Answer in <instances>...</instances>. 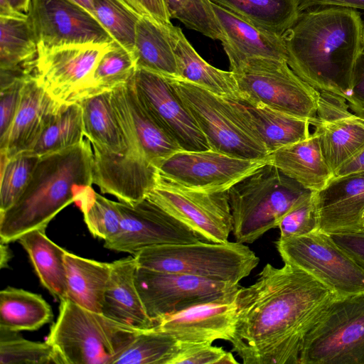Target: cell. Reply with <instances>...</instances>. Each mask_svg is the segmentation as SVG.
<instances>
[{
  "mask_svg": "<svg viewBox=\"0 0 364 364\" xmlns=\"http://www.w3.org/2000/svg\"><path fill=\"white\" fill-rule=\"evenodd\" d=\"M280 238L307 235L318 230L316 193L311 192L281 219L277 227Z\"/></svg>",
  "mask_w": 364,
  "mask_h": 364,
  "instance_id": "obj_44",
  "label": "cell"
},
{
  "mask_svg": "<svg viewBox=\"0 0 364 364\" xmlns=\"http://www.w3.org/2000/svg\"><path fill=\"white\" fill-rule=\"evenodd\" d=\"M315 193L319 231L331 235L363 230L364 173L333 177Z\"/></svg>",
  "mask_w": 364,
  "mask_h": 364,
  "instance_id": "obj_23",
  "label": "cell"
},
{
  "mask_svg": "<svg viewBox=\"0 0 364 364\" xmlns=\"http://www.w3.org/2000/svg\"><path fill=\"white\" fill-rule=\"evenodd\" d=\"M211 5L223 32L221 42L230 67L252 58L287 60L282 36L258 28L213 2Z\"/></svg>",
  "mask_w": 364,
  "mask_h": 364,
  "instance_id": "obj_24",
  "label": "cell"
},
{
  "mask_svg": "<svg viewBox=\"0 0 364 364\" xmlns=\"http://www.w3.org/2000/svg\"><path fill=\"white\" fill-rule=\"evenodd\" d=\"M111 91L78 101L82 109L84 135L92 147L114 154H124L130 151L122 124L112 105Z\"/></svg>",
  "mask_w": 364,
  "mask_h": 364,
  "instance_id": "obj_30",
  "label": "cell"
},
{
  "mask_svg": "<svg viewBox=\"0 0 364 364\" xmlns=\"http://www.w3.org/2000/svg\"><path fill=\"white\" fill-rule=\"evenodd\" d=\"M75 203L81 209L84 221L94 237L105 241L119 232L121 214L117 202L102 196L90 186L81 193Z\"/></svg>",
  "mask_w": 364,
  "mask_h": 364,
  "instance_id": "obj_40",
  "label": "cell"
},
{
  "mask_svg": "<svg viewBox=\"0 0 364 364\" xmlns=\"http://www.w3.org/2000/svg\"><path fill=\"white\" fill-rule=\"evenodd\" d=\"M88 139L40 156L25 190L9 208L0 212L1 242L8 244L49 223L76 202L92 183L93 150Z\"/></svg>",
  "mask_w": 364,
  "mask_h": 364,
  "instance_id": "obj_3",
  "label": "cell"
},
{
  "mask_svg": "<svg viewBox=\"0 0 364 364\" xmlns=\"http://www.w3.org/2000/svg\"><path fill=\"white\" fill-rule=\"evenodd\" d=\"M311 191L267 163L228 191L236 242L252 243L277 228L282 217Z\"/></svg>",
  "mask_w": 364,
  "mask_h": 364,
  "instance_id": "obj_4",
  "label": "cell"
},
{
  "mask_svg": "<svg viewBox=\"0 0 364 364\" xmlns=\"http://www.w3.org/2000/svg\"><path fill=\"white\" fill-rule=\"evenodd\" d=\"M171 18L188 28L213 40L223 39V32L210 0H164Z\"/></svg>",
  "mask_w": 364,
  "mask_h": 364,
  "instance_id": "obj_43",
  "label": "cell"
},
{
  "mask_svg": "<svg viewBox=\"0 0 364 364\" xmlns=\"http://www.w3.org/2000/svg\"><path fill=\"white\" fill-rule=\"evenodd\" d=\"M27 15L38 51L115 41L90 11L73 0H31Z\"/></svg>",
  "mask_w": 364,
  "mask_h": 364,
  "instance_id": "obj_14",
  "label": "cell"
},
{
  "mask_svg": "<svg viewBox=\"0 0 364 364\" xmlns=\"http://www.w3.org/2000/svg\"><path fill=\"white\" fill-rule=\"evenodd\" d=\"M133 256L139 267L232 284H239L259 262L249 247L236 241L157 245Z\"/></svg>",
  "mask_w": 364,
  "mask_h": 364,
  "instance_id": "obj_6",
  "label": "cell"
},
{
  "mask_svg": "<svg viewBox=\"0 0 364 364\" xmlns=\"http://www.w3.org/2000/svg\"><path fill=\"white\" fill-rule=\"evenodd\" d=\"M237 292L166 316L154 327L173 336L180 343H213L220 339L230 342L237 319Z\"/></svg>",
  "mask_w": 364,
  "mask_h": 364,
  "instance_id": "obj_21",
  "label": "cell"
},
{
  "mask_svg": "<svg viewBox=\"0 0 364 364\" xmlns=\"http://www.w3.org/2000/svg\"><path fill=\"white\" fill-rule=\"evenodd\" d=\"M1 155L0 212L13 205L27 186L40 156L30 151Z\"/></svg>",
  "mask_w": 364,
  "mask_h": 364,
  "instance_id": "obj_41",
  "label": "cell"
},
{
  "mask_svg": "<svg viewBox=\"0 0 364 364\" xmlns=\"http://www.w3.org/2000/svg\"><path fill=\"white\" fill-rule=\"evenodd\" d=\"M255 26L282 36L296 22L300 0H210Z\"/></svg>",
  "mask_w": 364,
  "mask_h": 364,
  "instance_id": "obj_34",
  "label": "cell"
},
{
  "mask_svg": "<svg viewBox=\"0 0 364 364\" xmlns=\"http://www.w3.org/2000/svg\"><path fill=\"white\" fill-rule=\"evenodd\" d=\"M0 253V267L1 268H6L8 267V263L12 257L11 250L9 249L7 244L1 242Z\"/></svg>",
  "mask_w": 364,
  "mask_h": 364,
  "instance_id": "obj_53",
  "label": "cell"
},
{
  "mask_svg": "<svg viewBox=\"0 0 364 364\" xmlns=\"http://www.w3.org/2000/svg\"><path fill=\"white\" fill-rule=\"evenodd\" d=\"M93 14V0H73Z\"/></svg>",
  "mask_w": 364,
  "mask_h": 364,
  "instance_id": "obj_55",
  "label": "cell"
},
{
  "mask_svg": "<svg viewBox=\"0 0 364 364\" xmlns=\"http://www.w3.org/2000/svg\"><path fill=\"white\" fill-rule=\"evenodd\" d=\"M27 78L18 80L0 88V139L11 125L18 107L22 87Z\"/></svg>",
  "mask_w": 364,
  "mask_h": 364,
  "instance_id": "obj_46",
  "label": "cell"
},
{
  "mask_svg": "<svg viewBox=\"0 0 364 364\" xmlns=\"http://www.w3.org/2000/svg\"><path fill=\"white\" fill-rule=\"evenodd\" d=\"M60 301L46 341L61 364H114L141 331L86 309L69 299Z\"/></svg>",
  "mask_w": 364,
  "mask_h": 364,
  "instance_id": "obj_5",
  "label": "cell"
},
{
  "mask_svg": "<svg viewBox=\"0 0 364 364\" xmlns=\"http://www.w3.org/2000/svg\"><path fill=\"white\" fill-rule=\"evenodd\" d=\"M0 17L28 18V15L15 9L7 0H0Z\"/></svg>",
  "mask_w": 364,
  "mask_h": 364,
  "instance_id": "obj_52",
  "label": "cell"
},
{
  "mask_svg": "<svg viewBox=\"0 0 364 364\" xmlns=\"http://www.w3.org/2000/svg\"><path fill=\"white\" fill-rule=\"evenodd\" d=\"M37 58L28 18L0 17V87L35 74Z\"/></svg>",
  "mask_w": 364,
  "mask_h": 364,
  "instance_id": "obj_28",
  "label": "cell"
},
{
  "mask_svg": "<svg viewBox=\"0 0 364 364\" xmlns=\"http://www.w3.org/2000/svg\"><path fill=\"white\" fill-rule=\"evenodd\" d=\"M241 98L311 120L316 117L320 93L300 78L287 60L245 59L230 67Z\"/></svg>",
  "mask_w": 364,
  "mask_h": 364,
  "instance_id": "obj_8",
  "label": "cell"
},
{
  "mask_svg": "<svg viewBox=\"0 0 364 364\" xmlns=\"http://www.w3.org/2000/svg\"><path fill=\"white\" fill-rule=\"evenodd\" d=\"M92 150V183L102 193L134 204L155 187L157 168L143 156L130 151L114 154L97 147Z\"/></svg>",
  "mask_w": 364,
  "mask_h": 364,
  "instance_id": "obj_20",
  "label": "cell"
},
{
  "mask_svg": "<svg viewBox=\"0 0 364 364\" xmlns=\"http://www.w3.org/2000/svg\"><path fill=\"white\" fill-rule=\"evenodd\" d=\"M18 241L28 253L42 285L55 299H68L65 255L68 251L46 235L35 230L23 235Z\"/></svg>",
  "mask_w": 364,
  "mask_h": 364,
  "instance_id": "obj_32",
  "label": "cell"
},
{
  "mask_svg": "<svg viewBox=\"0 0 364 364\" xmlns=\"http://www.w3.org/2000/svg\"><path fill=\"white\" fill-rule=\"evenodd\" d=\"M140 16H146L162 23H170L171 16L164 0H124Z\"/></svg>",
  "mask_w": 364,
  "mask_h": 364,
  "instance_id": "obj_49",
  "label": "cell"
},
{
  "mask_svg": "<svg viewBox=\"0 0 364 364\" xmlns=\"http://www.w3.org/2000/svg\"><path fill=\"white\" fill-rule=\"evenodd\" d=\"M360 173H364V148L341 165L333 173V177Z\"/></svg>",
  "mask_w": 364,
  "mask_h": 364,
  "instance_id": "obj_51",
  "label": "cell"
},
{
  "mask_svg": "<svg viewBox=\"0 0 364 364\" xmlns=\"http://www.w3.org/2000/svg\"><path fill=\"white\" fill-rule=\"evenodd\" d=\"M175 53L178 77L223 97L238 100L241 93L234 73L207 63L194 49L181 28L164 23Z\"/></svg>",
  "mask_w": 364,
  "mask_h": 364,
  "instance_id": "obj_27",
  "label": "cell"
},
{
  "mask_svg": "<svg viewBox=\"0 0 364 364\" xmlns=\"http://www.w3.org/2000/svg\"><path fill=\"white\" fill-rule=\"evenodd\" d=\"M269 162V156L263 159H246L212 149L179 151L162 161L156 168L160 178L176 185L214 193L228 191L237 182Z\"/></svg>",
  "mask_w": 364,
  "mask_h": 364,
  "instance_id": "obj_13",
  "label": "cell"
},
{
  "mask_svg": "<svg viewBox=\"0 0 364 364\" xmlns=\"http://www.w3.org/2000/svg\"><path fill=\"white\" fill-rule=\"evenodd\" d=\"M309 122L333 173L364 148V116L354 113L343 97L320 93L316 116Z\"/></svg>",
  "mask_w": 364,
  "mask_h": 364,
  "instance_id": "obj_18",
  "label": "cell"
},
{
  "mask_svg": "<svg viewBox=\"0 0 364 364\" xmlns=\"http://www.w3.org/2000/svg\"><path fill=\"white\" fill-rule=\"evenodd\" d=\"M113 43L68 45L38 51L36 75L60 104L70 102L85 88L97 63Z\"/></svg>",
  "mask_w": 364,
  "mask_h": 364,
  "instance_id": "obj_17",
  "label": "cell"
},
{
  "mask_svg": "<svg viewBox=\"0 0 364 364\" xmlns=\"http://www.w3.org/2000/svg\"><path fill=\"white\" fill-rule=\"evenodd\" d=\"M316 6H338L364 10V0H300L301 11Z\"/></svg>",
  "mask_w": 364,
  "mask_h": 364,
  "instance_id": "obj_50",
  "label": "cell"
},
{
  "mask_svg": "<svg viewBox=\"0 0 364 364\" xmlns=\"http://www.w3.org/2000/svg\"><path fill=\"white\" fill-rule=\"evenodd\" d=\"M146 198L187 225L203 241H228L232 230L228 191H194L158 176L155 187Z\"/></svg>",
  "mask_w": 364,
  "mask_h": 364,
  "instance_id": "obj_12",
  "label": "cell"
},
{
  "mask_svg": "<svg viewBox=\"0 0 364 364\" xmlns=\"http://www.w3.org/2000/svg\"><path fill=\"white\" fill-rule=\"evenodd\" d=\"M137 267L133 255L111 262L102 314L128 327L144 330L156 323L147 315L136 286Z\"/></svg>",
  "mask_w": 364,
  "mask_h": 364,
  "instance_id": "obj_25",
  "label": "cell"
},
{
  "mask_svg": "<svg viewBox=\"0 0 364 364\" xmlns=\"http://www.w3.org/2000/svg\"><path fill=\"white\" fill-rule=\"evenodd\" d=\"M9 3L17 11L28 14L31 0H7Z\"/></svg>",
  "mask_w": 364,
  "mask_h": 364,
  "instance_id": "obj_54",
  "label": "cell"
},
{
  "mask_svg": "<svg viewBox=\"0 0 364 364\" xmlns=\"http://www.w3.org/2000/svg\"><path fill=\"white\" fill-rule=\"evenodd\" d=\"M53 319L50 306L39 294L7 287L0 292V329L36 331Z\"/></svg>",
  "mask_w": 364,
  "mask_h": 364,
  "instance_id": "obj_35",
  "label": "cell"
},
{
  "mask_svg": "<svg viewBox=\"0 0 364 364\" xmlns=\"http://www.w3.org/2000/svg\"><path fill=\"white\" fill-rule=\"evenodd\" d=\"M336 298L294 265L267 264L254 284L237 292L232 352L245 364H299L308 333Z\"/></svg>",
  "mask_w": 364,
  "mask_h": 364,
  "instance_id": "obj_1",
  "label": "cell"
},
{
  "mask_svg": "<svg viewBox=\"0 0 364 364\" xmlns=\"http://www.w3.org/2000/svg\"><path fill=\"white\" fill-rule=\"evenodd\" d=\"M335 242L364 269V231L331 235Z\"/></svg>",
  "mask_w": 364,
  "mask_h": 364,
  "instance_id": "obj_47",
  "label": "cell"
},
{
  "mask_svg": "<svg viewBox=\"0 0 364 364\" xmlns=\"http://www.w3.org/2000/svg\"><path fill=\"white\" fill-rule=\"evenodd\" d=\"M299 364H364V292L329 305L308 333Z\"/></svg>",
  "mask_w": 364,
  "mask_h": 364,
  "instance_id": "obj_9",
  "label": "cell"
},
{
  "mask_svg": "<svg viewBox=\"0 0 364 364\" xmlns=\"http://www.w3.org/2000/svg\"><path fill=\"white\" fill-rule=\"evenodd\" d=\"M61 364L48 343L23 338L18 332L0 329V364Z\"/></svg>",
  "mask_w": 364,
  "mask_h": 364,
  "instance_id": "obj_42",
  "label": "cell"
},
{
  "mask_svg": "<svg viewBox=\"0 0 364 364\" xmlns=\"http://www.w3.org/2000/svg\"><path fill=\"white\" fill-rule=\"evenodd\" d=\"M180 350L171 364H220L225 351L212 343H180Z\"/></svg>",
  "mask_w": 364,
  "mask_h": 364,
  "instance_id": "obj_45",
  "label": "cell"
},
{
  "mask_svg": "<svg viewBox=\"0 0 364 364\" xmlns=\"http://www.w3.org/2000/svg\"><path fill=\"white\" fill-rule=\"evenodd\" d=\"M255 136L269 154L310 136L309 119L245 99H230Z\"/></svg>",
  "mask_w": 364,
  "mask_h": 364,
  "instance_id": "obj_26",
  "label": "cell"
},
{
  "mask_svg": "<svg viewBox=\"0 0 364 364\" xmlns=\"http://www.w3.org/2000/svg\"><path fill=\"white\" fill-rule=\"evenodd\" d=\"M82 109L78 102L62 104L46 124L31 152L41 156L83 141Z\"/></svg>",
  "mask_w": 364,
  "mask_h": 364,
  "instance_id": "obj_36",
  "label": "cell"
},
{
  "mask_svg": "<svg viewBox=\"0 0 364 364\" xmlns=\"http://www.w3.org/2000/svg\"><path fill=\"white\" fill-rule=\"evenodd\" d=\"M67 295L77 305L102 313L111 263L86 259L66 252Z\"/></svg>",
  "mask_w": 364,
  "mask_h": 364,
  "instance_id": "obj_31",
  "label": "cell"
},
{
  "mask_svg": "<svg viewBox=\"0 0 364 364\" xmlns=\"http://www.w3.org/2000/svg\"><path fill=\"white\" fill-rule=\"evenodd\" d=\"M61 105L43 87L36 73L30 75L22 87L11 125L0 139V154L10 158L20 152L31 150Z\"/></svg>",
  "mask_w": 364,
  "mask_h": 364,
  "instance_id": "obj_22",
  "label": "cell"
},
{
  "mask_svg": "<svg viewBox=\"0 0 364 364\" xmlns=\"http://www.w3.org/2000/svg\"><path fill=\"white\" fill-rule=\"evenodd\" d=\"M348 104L355 114L364 116V49L360 53L353 71Z\"/></svg>",
  "mask_w": 364,
  "mask_h": 364,
  "instance_id": "obj_48",
  "label": "cell"
},
{
  "mask_svg": "<svg viewBox=\"0 0 364 364\" xmlns=\"http://www.w3.org/2000/svg\"><path fill=\"white\" fill-rule=\"evenodd\" d=\"M363 46L364 49V21H363Z\"/></svg>",
  "mask_w": 364,
  "mask_h": 364,
  "instance_id": "obj_57",
  "label": "cell"
},
{
  "mask_svg": "<svg viewBox=\"0 0 364 364\" xmlns=\"http://www.w3.org/2000/svg\"><path fill=\"white\" fill-rule=\"evenodd\" d=\"M269 158V163L311 191H319L333 177L314 134L274 151Z\"/></svg>",
  "mask_w": 364,
  "mask_h": 364,
  "instance_id": "obj_29",
  "label": "cell"
},
{
  "mask_svg": "<svg viewBox=\"0 0 364 364\" xmlns=\"http://www.w3.org/2000/svg\"><path fill=\"white\" fill-rule=\"evenodd\" d=\"M132 53L136 68L178 77L175 53L164 23L146 16H141Z\"/></svg>",
  "mask_w": 364,
  "mask_h": 364,
  "instance_id": "obj_33",
  "label": "cell"
},
{
  "mask_svg": "<svg viewBox=\"0 0 364 364\" xmlns=\"http://www.w3.org/2000/svg\"><path fill=\"white\" fill-rule=\"evenodd\" d=\"M121 214L119 232L105 240L107 249L134 255L157 245L203 241L184 223L145 198L134 204L117 202Z\"/></svg>",
  "mask_w": 364,
  "mask_h": 364,
  "instance_id": "obj_15",
  "label": "cell"
},
{
  "mask_svg": "<svg viewBox=\"0 0 364 364\" xmlns=\"http://www.w3.org/2000/svg\"><path fill=\"white\" fill-rule=\"evenodd\" d=\"M362 227H363V231H364V213L362 216Z\"/></svg>",
  "mask_w": 364,
  "mask_h": 364,
  "instance_id": "obj_56",
  "label": "cell"
},
{
  "mask_svg": "<svg viewBox=\"0 0 364 364\" xmlns=\"http://www.w3.org/2000/svg\"><path fill=\"white\" fill-rule=\"evenodd\" d=\"M130 80L143 105L182 151L210 149L166 75L136 68Z\"/></svg>",
  "mask_w": 364,
  "mask_h": 364,
  "instance_id": "obj_16",
  "label": "cell"
},
{
  "mask_svg": "<svg viewBox=\"0 0 364 364\" xmlns=\"http://www.w3.org/2000/svg\"><path fill=\"white\" fill-rule=\"evenodd\" d=\"M363 22L353 9L320 6L301 11L282 36L291 69L319 93L345 98L363 50Z\"/></svg>",
  "mask_w": 364,
  "mask_h": 364,
  "instance_id": "obj_2",
  "label": "cell"
},
{
  "mask_svg": "<svg viewBox=\"0 0 364 364\" xmlns=\"http://www.w3.org/2000/svg\"><path fill=\"white\" fill-rule=\"evenodd\" d=\"M130 80L111 91L112 105L122 124L128 148L142 154L156 167L182 150L143 105Z\"/></svg>",
  "mask_w": 364,
  "mask_h": 364,
  "instance_id": "obj_19",
  "label": "cell"
},
{
  "mask_svg": "<svg viewBox=\"0 0 364 364\" xmlns=\"http://www.w3.org/2000/svg\"><path fill=\"white\" fill-rule=\"evenodd\" d=\"M275 244L284 263L309 274L337 297L364 292V269L331 235L318 230L304 235L279 237Z\"/></svg>",
  "mask_w": 364,
  "mask_h": 364,
  "instance_id": "obj_10",
  "label": "cell"
},
{
  "mask_svg": "<svg viewBox=\"0 0 364 364\" xmlns=\"http://www.w3.org/2000/svg\"><path fill=\"white\" fill-rule=\"evenodd\" d=\"M181 348L173 336L155 327L141 330L114 364H171Z\"/></svg>",
  "mask_w": 364,
  "mask_h": 364,
  "instance_id": "obj_38",
  "label": "cell"
},
{
  "mask_svg": "<svg viewBox=\"0 0 364 364\" xmlns=\"http://www.w3.org/2000/svg\"><path fill=\"white\" fill-rule=\"evenodd\" d=\"M135 283L146 312L156 325L166 316L223 299L240 288L239 284L139 267Z\"/></svg>",
  "mask_w": 364,
  "mask_h": 364,
  "instance_id": "obj_11",
  "label": "cell"
},
{
  "mask_svg": "<svg viewBox=\"0 0 364 364\" xmlns=\"http://www.w3.org/2000/svg\"><path fill=\"white\" fill-rule=\"evenodd\" d=\"M92 13L116 42L133 52L136 27L141 16L124 0H93Z\"/></svg>",
  "mask_w": 364,
  "mask_h": 364,
  "instance_id": "obj_39",
  "label": "cell"
},
{
  "mask_svg": "<svg viewBox=\"0 0 364 364\" xmlns=\"http://www.w3.org/2000/svg\"><path fill=\"white\" fill-rule=\"evenodd\" d=\"M136 70L133 53L114 41L97 63L85 88L70 102L124 85Z\"/></svg>",
  "mask_w": 364,
  "mask_h": 364,
  "instance_id": "obj_37",
  "label": "cell"
},
{
  "mask_svg": "<svg viewBox=\"0 0 364 364\" xmlns=\"http://www.w3.org/2000/svg\"><path fill=\"white\" fill-rule=\"evenodd\" d=\"M167 77L210 149L246 159L269 156V153L250 130L230 99L181 77Z\"/></svg>",
  "mask_w": 364,
  "mask_h": 364,
  "instance_id": "obj_7",
  "label": "cell"
}]
</instances>
